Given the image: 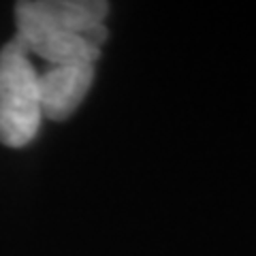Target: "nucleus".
I'll list each match as a JSON object with an SVG mask.
<instances>
[{"mask_svg": "<svg viewBox=\"0 0 256 256\" xmlns=\"http://www.w3.org/2000/svg\"><path fill=\"white\" fill-rule=\"evenodd\" d=\"M107 15L100 0H26L15 9V41L47 66L96 64L109 34Z\"/></svg>", "mask_w": 256, "mask_h": 256, "instance_id": "1", "label": "nucleus"}, {"mask_svg": "<svg viewBox=\"0 0 256 256\" xmlns=\"http://www.w3.org/2000/svg\"><path fill=\"white\" fill-rule=\"evenodd\" d=\"M41 122L38 70L13 38L0 50V143L6 148L28 146Z\"/></svg>", "mask_w": 256, "mask_h": 256, "instance_id": "2", "label": "nucleus"}, {"mask_svg": "<svg viewBox=\"0 0 256 256\" xmlns=\"http://www.w3.org/2000/svg\"><path fill=\"white\" fill-rule=\"evenodd\" d=\"M94 84V64H56L38 73L43 118L66 120L82 105Z\"/></svg>", "mask_w": 256, "mask_h": 256, "instance_id": "3", "label": "nucleus"}]
</instances>
